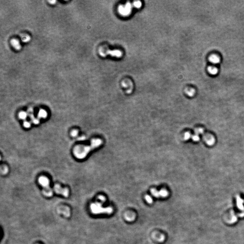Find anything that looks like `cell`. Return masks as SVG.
Listing matches in <instances>:
<instances>
[{
    "mask_svg": "<svg viewBox=\"0 0 244 244\" xmlns=\"http://www.w3.org/2000/svg\"><path fill=\"white\" fill-rule=\"evenodd\" d=\"M101 139H93L91 140L90 146L77 145L76 146L73 150L75 156L79 159H83L87 157V155L93 149L98 147L102 144Z\"/></svg>",
    "mask_w": 244,
    "mask_h": 244,
    "instance_id": "6da1fadb",
    "label": "cell"
},
{
    "mask_svg": "<svg viewBox=\"0 0 244 244\" xmlns=\"http://www.w3.org/2000/svg\"><path fill=\"white\" fill-rule=\"evenodd\" d=\"M39 182L43 187V193L47 197H51L53 195L52 189L50 188L49 180L45 176H41L39 179Z\"/></svg>",
    "mask_w": 244,
    "mask_h": 244,
    "instance_id": "7a4b0ae2",
    "label": "cell"
},
{
    "mask_svg": "<svg viewBox=\"0 0 244 244\" xmlns=\"http://www.w3.org/2000/svg\"><path fill=\"white\" fill-rule=\"evenodd\" d=\"M91 210L95 214H99L100 213H106L110 214L113 212V209L111 207L103 208L102 205L99 203H95L91 205Z\"/></svg>",
    "mask_w": 244,
    "mask_h": 244,
    "instance_id": "3957f363",
    "label": "cell"
},
{
    "mask_svg": "<svg viewBox=\"0 0 244 244\" xmlns=\"http://www.w3.org/2000/svg\"><path fill=\"white\" fill-rule=\"evenodd\" d=\"M132 9V4L129 2H127L125 5L119 6L118 8V11L122 16H127L131 12Z\"/></svg>",
    "mask_w": 244,
    "mask_h": 244,
    "instance_id": "277c9868",
    "label": "cell"
},
{
    "mask_svg": "<svg viewBox=\"0 0 244 244\" xmlns=\"http://www.w3.org/2000/svg\"><path fill=\"white\" fill-rule=\"evenodd\" d=\"M100 55L102 57H105L107 55H110L111 56L113 57H116L117 58H120L122 55V52L119 50H106L105 52H99Z\"/></svg>",
    "mask_w": 244,
    "mask_h": 244,
    "instance_id": "5b68a950",
    "label": "cell"
},
{
    "mask_svg": "<svg viewBox=\"0 0 244 244\" xmlns=\"http://www.w3.org/2000/svg\"><path fill=\"white\" fill-rule=\"evenodd\" d=\"M54 190L57 194H60L67 197L69 195V190L68 188H63L59 185H55L54 187Z\"/></svg>",
    "mask_w": 244,
    "mask_h": 244,
    "instance_id": "8992f818",
    "label": "cell"
},
{
    "mask_svg": "<svg viewBox=\"0 0 244 244\" xmlns=\"http://www.w3.org/2000/svg\"><path fill=\"white\" fill-rule=\"evenodd\" d=\"M151 194L156 197H166L168 195V192L165 189H162L160 191H158L155 188H152L151 189Z\"/></svg>",
    "mask_w": 244,
    "mask_h": 244,
    "instance_id": "52a82bcc",
    "label": "cell"
},
{
    "mask_svg": "<svg viewBox=\"0 0 244 244\" xmlns=\"http://www.w3.org/2000/svg\"><path fill=\"white\" fill-rule=\"evenodd\" d=\"M10 43L13 47L17 50H19L21 48V45L20 43L19 40L16 39H12L10 41Z\"/></svg>",
    "mask_w": 244,
    "mask_h": 244,
    "instance_id": "ba28073f",
    "label": "cell"
},
{
    "mask_svg": "<svg viewBox=\"0 0 244 244\" xmlns=\"http://www.w3.org/2000/svg\"><path fill=\"white\" fill-rule=\"evenodd\" d=\"M209 61L213 64H216L219 63L220 62V59L218 57L215 55H213L210 56L209 58Z\"/></svg>",
    "mask_w": 244,
    "mask_h": 244,
    "instance_id": "9c48e42d",
    "label": "cell"
},
{
    "mask_svg": "<svg viewBox=\"0 0 244 244\" xmlns=\"http://www.w3.org/2000/svg\"><path fill=\"white\" fill-rule=\"evenodd\" d=\"M207 70L208 71V72L213 75H215L217 74L218 73V69L215 67H209L208 68Z\"/></svg>",
    "mask_w": 244,
    "mask_h": 244,
    "instance_id": "30bf717a",
    "label": "cell"
},
{
    "mask_svg": "<svg viewBox=\"0 0 244 244\" xmlns=\"http://www.w3.org/2000/svg\"><path fill=\"white\" fill-rule=\"evenodd\" d=\"M47 115H48V114L45 110L41 109L39 112L38 116L39 118L40 119L41 118H46L47 117Z\"/></svg>",
    "mask_w": 244,
    "mask_h": 244,
    "instance_id": "8fae6325",
    "label": "cell"
},
{
    "mask_svg": "<svg viewBox=\"0 0 244 244\" xmlns=\"http://www.w3.org/2000/svg\"><path fill=\"white\" fill-rule=\"evenodd\" d=\"M20 38H21L22 41L25 43H27L30 40V37L28 34H22L20 36Z\"/></svg>",
    "mask_w": 244,
    "mask_h": 244,
    "instance_id": "7c38bea8",
    "label": "cell"
},
{
    "mask_svg": "<svg viewBox=\"0 0 244 244\" xmlns=\"http://www.w3.org/2000/svg\"><path fill=\"white\" fill-rule=\"evenodd\" d=\"M19 117L20 119L25 120L27 117V114L25 112H20L19 114Z\"/></svg>",
    "mask_w": 244,
    "mask_h": 244,
    "instance_id": "4fadbf2b",
    "label": "cell"
},
{
    "mask_svg": "<svg viewBox=\"0 0 244 244\" xmlns=\"http://www.w3.org/2000/svg\"><path fill=\"white\" fill-rule=\"evenodd\" d=\"M133 6L137 8H139L142 6V2L140 1H137L133 3Z\"/></svg>",
    "mask_w": 244,
    "mask_h": 244,
    "instance_id": "5bb4252c",
    "label": "cell"
},
{
    "mask_svg": "<svg viewBox=\"0 0 244 244\" xmlns=\"http://www.w3.org/2000/svg\"><path fill=\"white\" fill-rule=\"evenodd\" d=\"M186 92H187V94L189 96H192L194 95L195 91L194 90H193V89H190V90H187V91H186Z\"/></svg>",
    "mask_w": 244,
    "mask_h": 244,
    "instance_id": "9a60e30c",
    "label": "cell"
},
{
    "mask_svg": "<svg viewBox=\"0 0 244 244\" xmlns=\"http://www.w3.org/2000/svg\"><path fill=\"white\" fill-rule=\"evenodd\" d=\"M146 199V200L147 201V202L149 203V204H151L152 202V199H151V198L150 196H149V195H146L145 197Z\"/></svg>",
    "mask_w": 244,
    "mask_h": 244,
    "instance_id": "2e32d148",
    "label": "cell"
},
{
    "mask_svg": "<svg viewBox=\"0 0 244 244\" xmlns=\"http://www.w3.org/2000/svg\"><path fill=\"white\" fill-rule=\"evenodd\" d=\"M78 132L77 130H74L72 131L71 132V135L72 137H76L78 135Z\"/></svg>",
    "mask_w": 244,
    "mask_h": 244,
    "instance_id": "e0dca14e",
    "label": "cell"
},
{
    "mask_svg": "<svg viewBox=\"0 0 244 244\" xmlns=\"http://www.w3.org/2000/svg\"><path fill=\"white\" fill-rule=\"evenodd\" d=\"M24 126L26 128H29L31 126V124L29 122H27V121H25L24 123Z\"/></svg>",
    "mask_w": 244,
    "mask_h": 244,
    "instance_id": "ac0fdd59",
    "label": "cell"
},
{
    "mask_svg": "<svg viewBox=\"0 0 244 244\" xmlns=\"http://www.w3.org/2000/svg\"><path fill=\"white\" fill-rule=\"evenodd\" d=\"M189 137H190L189 133H186L185 134V139H188L189 138Z\"/></svg>",
    "mask_w": 244,
    "mask_h": 244,
    "instance_id": "d6986e66",
    "label": "cell"
},
{
    "mask_svg": "<svg viewBox=\"0 0 244 244\" xmlns=\"http://www.w3.org/2000/svg\"><path fill=\"white\" fill-rule=\"evenodd\" d=\"M49 2L50 4H52V5H54L55 4V3L56 2V0H49Z\"/></svg>",
    "mask_w": 244,
    "mask_h": 244,
    "instance_id": "ffe728a7",
    "label": "cell"
}]
</instances>
